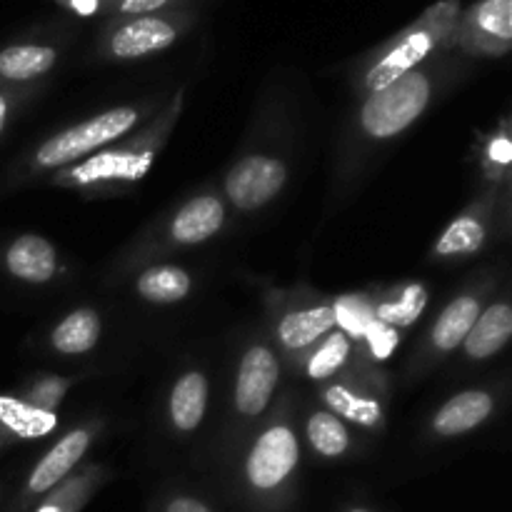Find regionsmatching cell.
Segmentation results:
<instances>
[{"instance_id": "6da1fadb", "label": "cell", "mask_w": 512, "mask_h": 512, "mask_svg": "<svg viewBox=\"0 0 512 512\" xmlns=\"http://www.w3.org/2000/svg\"><path fill=\"white\" fill-rule=\"evenodd\" d=\"M430 103V80L425 73L410 70L388 88L370 93L360 123L370 138H395L423 115Z\"/></svg>"}, {"instance_id": "7a4b0ae2", "label": "cell", "mask_w": 512, "mask_h": 512, "mask_svg": "<svg viewBox=\"0 0 512 512\" xmlns=\"http://www.w3.org/2000/svg\"><path fill=\"white\" fill-rule=\"evenodd\" d=\"M135 123H138V110L130 108V105L105 110V113L95 115V118L73 125V128L45 140L38 148V153H35V165L38 168H60V165L75 163L83 155L95 153L103 145L118 140Z\"/></svg>"}, {"instance_id": "3957f363", "label": "cell", "mask_w": 512, "mask_h": 512, "mask_svg": "<svg viewBox=\"0 0 512 512\" xmlns=\"http://www.w3.org/2000/svg\"><path fill=\"white\" fill-rule=\"evenodd\" d=\"M300 448L298 438L288 425H273L265 430L253 445L245 463L248 485L258 493H275L288 483L290 475L298 468Z\"/></svg>"}, {"instance_id": "277c9868", "label": "cell", "mask_w": 512, "mask_h": 512, "mask_svg": "<svg viewBox=\"0 0 512 512\" xmlns=\"http://www.w3.org/2000/svg\"><path fill=\"white\" fill-rule=\"evenodd\" d=\"M285 180H288V168L283 160L270 155H248L228 173L225 193L235 208L255 210L270 203L283 190Z\"/></svg>"}, {"instance_id": "5b68a950", "label": "cell", "mask_w": 512, "mask_h": 512, "mask_svg": "<svg viewBox=\"0 0 512 512\" xmlns=\"http://www.w3.org/2000/svg\"><path fill=\"white\" fill-rule=\"evenodd\" d=\"M278 358L265 345H253L240 360L238 383H235V408L248 418L268 408L273 390L278 385Z\"/></svg>"}, {"instance_id": "8992f818", "label": "cell", "mask_w": 512, "mask_h": 512, "mask_svg": "<svg viewBox=\"0 0 512 512\" xmlns=\"http://www.w3.org/2000/svg\"><path fill=\"white\" fill-rule=\"evenodd\" d=\"M90 445V433L85 428L73 430L65 438H60L53 448L45 453V458L40 460L33 468V473L25 480V498H40V495L50 493V490L58 488L65 478H68L70 470L80 463V458L85 455Z\"/></svg>"}, {"instance_id": "52a82bcc", "label": "cell", "mask_w": 512, "mask_h": 512, "mask_svg": "<svg viewBox=\"0 0 512 512\" xmlns=\"http://www.w3.org/2000/svg\"><path fill=\"white\" fill-rule=\"evenodd\" d=\"M435 33L428 28L410 30L393 50L383 55L373 68L365 75V88L368 93H378V90L388 88L390 83H395L398 78L408 75L410 70H415V65L423 63L428 58L430 50L435 48Z\"/></svg>"}, {"instance_id": "ba28073f", "label": "cell", "mask_w": 512, "mask_h": 512, "mask_svg": "<svg viewBox=\"0 0 512 512\" xmlns=\"http://www.w3.org/2000/svg\"><path fill=\"white\" fill-rule=\"evenodd\" d=\"M175 38H178V30L168 20L135 18L115 30L110 38V53L120 60H135L170 48Z\"/></svg>"}, {"instance_id": "9c48e42d", "label": "cell", "mask_w": 512, "mask_h": 512, "mask_svg": "<svg viewBox=\"0 0 512 512\" xmlns=\"http://www.w3.org/2000/svg\"><path fill=\"white\" fill-rule=\"evenodd\" d=\"M5 268L23 283H48L58 270L55 248L43 235H20L5 250Z\"/></svg>"}, {"instance_id": "30bf717a", "label": "cell", "mask_w": 512, "mask_h": 512, "mask_svg": "<svg viewBox=\"0 0 512 512\" xmlns=\"http://www.w3.org/2000/svg\"><path fill=\"white\" fill-rule=\"evenodd\" d=\"M150 163H153L150 153L113 150V153H103L98 158L88 160V163L78 165V168L68 170L65 178L75 185L100 183V180H140L148 173Z\"/></svg>"}, {"instance_id": "8fae6325", "label": "cell", "mask_w": 512, "mask_h": 512, "mask_svg": "<svg viewBox=\"0 0 512 512\" xmlns=\"http://www.w3.org/2000/svg\"><path fill=\"white\" fill-rule=\"evenodd\" d=\"M493 413V395L485 390H465L450 398L443 408L435 413L433 430L443 438L470 433L473 428L483 425Z\"/></svg>"}, {"instance_id": "7c38bea8", "label": "cell", "mask_w": 512, "mask_h": 512, "mask_svg": "<svg viewBox=\"0 0 512 512\" xmlns=\"http://www.w3.org/2000/svg\"><path fill=\"white\" fill-rule=\"evenodd\" d=\"M225 223V208L215 195H200V198L190 200L170 223V235L175 243L195 245L203 240L213 238Z\"/></svg>"}, {"instance_id": "4fadbf2b", "label": "cell", "mask_w": 512, "mask_h": 512, "mask_svg": "<svg viewBox=\"0 0 512 512\" xmlns=\"http://www.w3.org/2000/svg\"><path fill=\"white\" fill-rule=\"evenodd\" d=\"M512 335V310L508 303H495L488 310H480L473 330L463 340L465 353L473 360L493 358L508 345Z\"/></svg>"}, {"instance_id": "5bb4252c", "label": "cell", "mask_w": 512, "mask_h": 512, "mask_svg": "<svg viewBox=\"0 0 512 512\" xmlns=\"http://www.w3.org/2000/svg\"><path fill=\"white\" fill-rule=\"evenodd\" d=\"M170 420L180 433H193L208 410V380L203 373H185L170 393Z\"/></svg>"}, {"instance_id": "9a60e30c", "label": "cell", "mask_w": 512, "mask_h": 512, "mask_svg": "<svg viewBox=\"0 0 512 512\" xmlns=\"http://www.w3.org/2000/svg\"><path fill=\"white\" fill-rule=\"evenodd\" d=\"M335 328V313L330 305H315V308L295 310L288 313L278 325V338L285 348L300 350L313 345L325 333Z\"/></svg>"}, {"instance_id": "2e32d148", "label": "cell", "mask_w": 512, "mask_h": 512, "mask_svg": "<svg viewBox=\"0 0 512 512\" xmlns=\"http://www.w3.org/2000/svg\"><path fill=\"white\" fill-rule=\"evenodd\" d=\"M58 60V53L48 45L20 43L0 50V80L8 83H25L48 73Z\"/></svg>"}, {"instance_id": "e0dca14e", "label": "cell", "mask_w": 512, "mask_h": 512, "mask_svg": "<svg viewBox=\"0 0 512 512\" xmlns=\"http://www.w3.org/2000/svg\"><path fill=\"white\" fill-rule=\"evenodd\" d=\"M100 318L95 310L80 308L65 315L50 335V343L60 355H83L98 345Z\"/></svg>"}, {"instance_id": "ac0fdd59", "label": "cell", "mask_w": 512, "mask_h": 512, "mask_svg": "<svg viewBox=\"0 0 512 512\" xmlns=\"http://www.w3.org/2000/svg\"><path fill=\"white\" fill-rule=\"evenodd\" d=\"M480 315V300L475 295H460L458 300L448 305V308L440 313L438 323L433 328V345L443 353L455 350L458 345H463V340L468 338V333L473 330L475 320Z\"/></svg>"}, {"instance_id": "d6986e66", "label": "cell", "mask_w": 512, "mask_h": 512, "mask_svg": "<svg viewBox=\"0 0 512 512\" xmlns=\"http://www.w3.org/2000/svg\"><path fill=\"white\" fill-rule=\"evenodd\" d=\"M190 288H193V280L178 265H155L138 278V293L148 303H180L188 298Z\"/></svg>"}, {"instance_id": "ffe728a7", "label": "cell", "mask_w": 512, "mask_h": 512, "mask_svg": "<svg viewBox=\"0 0 512 512\" xmlns=\"http://www.w3.org/2000/svg\"><path fill=\"white\" fill-rule=\"evenodd\" d=\"M55 425V418H50L43 410L33 405L18 403L13 398H0V433L13 435V438H38L48 433Z\"/></svg>"}, {"instance_id": "44dd1931", "label": "cell", "mask_w": 512, "mask_h": 512, "mask_svg": "<svg viewBox=\"0 0 512 512\" xmlns=\"http://www.w3.org/2000/svg\"><path fill=\"white\" fill-rule=\"evenodd\" d=\"M485 225L478 215H460L455 223L445 228L435 245V255L440 258H460V255H473L483 248Z\"/></svg>"}, {"instance_id": "7402d4cb", "label": "cell", "mask_w": 512, "mask_h": 512, "mask_svg": "<svg viewBox=\"0 0 512 512\" xmlns=\"http://www.w3.org/2000/svg\"><path fill=\"white\" fill-rule=\"evenodd\" d=\"M308 440L323 458H340L348 450L350 435L343 420L333 413H313L308 420Z\"/></svg>"}, {"instance_id": "603a6c76", "label": "cell", "mask_w": 512, "mask_h": 512, "mask_svg": "<svg viewBox=\"0 0 512 512\" xmlns=\"http://www.w3.org/2000/svg\"><path fill=\"white\" fill-rule=\"evenodd\" d=\"M325 403L333 408V415H343V418L353 420L358 425H378L380 423V405L378 400L365 398V395L353 393V390L335 385L325 393Z\"/></svg>"}, {"instance_id": "cb8c5ba5", "label": "cell", "mask_w": 512, "mask_h": 512, "mask_svg": "<svg viewBox=\"0 0 512 512\" xmlns=\"http://www.w3.org/2000/svg\"><path fill=\"white\" fill-rule=\"evenodd\" d=\"M425 305H428V290L423 285H410L400 300L395 303H380L375 308V320L388 328H408L415 320L423 315Z\"/></svg>"}, {"instance_id": "d4e9b609", "label": "cell", "mask_w": 512, "mask_h": 512, "mask_svg": "<svg viewBox=\"0 0 512 512\" xmlns=\"http://www.w3.org/2000/svg\"><path fill=\"white\" fill-rule=\"evenodd\" d=\"M475 28L503 43L512 40V0H483L473 10Z\"/></svg>"}, {"instance_id": "484cf974", "label": "cell", "mask_w": 512, "mask_h": 512, "mask_svg": "<svg viewBox=\"0 0 512 512\" xmlns=\"http://www.w3.org/2000/svg\"><path fill=\"white\" fill-rule=\"evenodd\" d=\"M350 355V340L345 333H333L325 338V343L315 350V355L308 363V375L313 380H325L333 373H338Z\"/></svg>"}, {"instance_id": "4316f807", "label": "cell", "mask_w": 512, "mask_h": 512, "mask_svg": "<svg viewBox=\"0 0 512 512\" xmlns=\"http://www.w3.org/2000/svg\"><path fill=\"white\" fill-rule=\"evenodd\" d=\"M93 488V475H83V478L73 480V483H65L60 485V488H55L53 495L45 498L43 503L35 508V512H78L85 503H88Z\"/></svg>"}, {"instance_id": "83f0119b", "label": "cell", "mask_w": 512, "mask_h": 512, "mask_svg": "<svg viewBox=\"0 0 512 512\" xmlns=\"http://www.w3.org/2000/svg\"><path fill=\"white\" fill-rule=\"evenodd\" d=\"M333 313L335 325H343L345 335H353V338H365L370 325L375 323L373 308H370L363 298H353V295L340 298L338 303L333 305Z\"/></svg>"}, {"instance_id": "f1b7e54d", "label": "cell", "mask_w": 512, "mask_h": 512, "mask_svg": "<svg viewBox=\"0 0 512 512\" xmlns=\"http://www.w3.org/2000/svg\"><path fill=\"white\" fill-rule=\"evenodd\" d=\"M365 338L370 340V348H373V353L378 355V358H388V355L395 350V345H398L395 328H388V325L378 323V320L370 325V330L365 333Z\"/></svg>"}, {"instance_id": "f546056e", "label": "cell", "mask_w": 512, "mask_h": 512, "mask_svg": "<svg viewBox=\"0 0 512 512\" xmlns=\"http://www.w3.org/2000/svg\"><path fill=\"white\" fill-rule=\"evenodd\" d=\"M170 0H120V13L128 15H145L153 13V10L163 8Z\"/></svg>"}, {"instance_id": "4dcf8cb0", "label": "cell", "mask_w": 512, "mask_h": 512, "mask_svg": "<svg viewBox=\"0 0 512 512\" xmlns=\"http://www.w3.org/2000/svg\"><path fill=\"white\" fill-rule=\"evenodd\" d=\"M165 512H213L205 503L200 500L188 498V495H180V498H173L168 505H165Z\"/></svg>"}, {"instance_id": "1f68e13d", "label": "cell", "mask_w": 512, "mask_h": 512, "mask_svg": "<svg viewBox=\"0 0 512 512\" xmlns=\"http://www.w3.org/2000/svg\"><path fill=\"white\" fill-rule=\"evenodd\" d=\"M490 158H493L495 163H500V165H508L510 163L512 145H510L508 135H500V138L493 140V145H490Z\"/></svg>"}, {"instance_id": "d6a6232c", "label": "cell", "mask_w": 512, "mask_h": 512, "mask_svg": "<svg viewBox=\"0 0 512 512\" xmlns=\"http://www.w3.org/2000/svg\"><path fill=\"white\" fill-rule=\"evenodd\" d=\"M0 83H3V80H0ZM8 113H10V103L3 93V85H0V135H3L5 123H8Z\"/></svg>"}, {"instance_id": "836d02e7", "label": "cell", "mask_w": 512, "mask_h": 512, "mask_svg": "<svg viewBox=\"0 0 512 512\" xmlns=\"http://www.w3.org/2000/svg\"><path fill=\"white\" fill-rule=\"evenodd\" d=\"M73 8L78 10V13L88 15V13H93L95 8H98V0H73Z\"/></svg>"}, {"instance_id": "e575fe53", "label": "cell", "mask_w": 512, "mask_h": 512, "mask_svg": "<svg viewBox=\"0 0 512 512\" xmlns=\"http://www.w3.org/2000/svg\"><path fill=\"white\" fill-rule=\"evenodd\" d=\"M348 512H370L368 508H350Z\"/></svg>"}]
</instances>
